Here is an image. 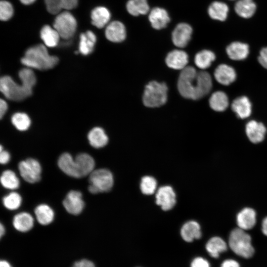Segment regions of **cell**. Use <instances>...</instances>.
<instances>
[{
	"mask_svg": "<svg viewBox=\"0 0 267 267\" xmlns=\"http://www.w3.org/2000/svg\"><path fill=\"white\" fill-rule=\"evenodd\" d=\"M18 170L22 178L29 183H36L41 179V166L35 159L30 158L21 161Z\"/></svg>",
	"mask_w": 267,
	"mask_h": 267,
	"instance_id": "obj_8",
	"label": "cell"
},
{
	"mask_svg": "<svg viewBox=\"0 0 267 267\" xmlns=\"http://www.w3.org/2000/svg\"><path fill=\"white\" fill-rule=\"evenodd\" d=\"M257 6L253 0H238L234 6L236 14L244 18L252 17L256 12Z\"/></svg>",
	"mask_w": 267,
	"mask_h": 267,
	"instance_id": "obj_27",
	"label": "cell"
},
{
	"mask_svg": "<svg viewBox=\"0 0 267 267\" xmlns=\"http://www.w3.org/2000/svg\"><path fill=\"white\" fill-rule=\"evenodd\" d=\"M36 219L40 224L47 225L53 220L54 213L48 205L42 204L38 205L35 210Z\"/></svg>",
	"mask_w": 267,
	"mask_h": 267,
	"instance_id": "obj_31",
	"label": "cell"
},
{
	"mask_svg": "<svg viewBox=\"0 0 267 267\" xmlns=\"http://www.w3.org/2000/svg\"><path fill=\"white\" fill-rule=\"evenodd\" d=\"M96 41V36L91 31H87L82 33L80 36V52L84 55L91 53L93 50Z\"/></svg>",
	"mask_w": 267,
	"mask_h": 267,
	"instance_id": "obj_24",
	"label": "cell"
},
{
	"mask_svg": "<svg viewBox=\"0 0 267 267\" xmlns=\"http://www.w3.org/2000/svg\"><path fill=\"white\" fill-rule=\"evenodd\" d=\"M0 162L2 164L7 163L10 159V155L8 152L5 150H0Z\"/></svg>",
	"mask_w": 267,
	"mask_h": 267,
	"instance_id": "obj_45",
	"label": "cell"
},
{
	"mask_svg": "<svg viewBox=\"0 0 267 267\" xmlns=\"http://www.w3.org/2000/svg\"><path fill=\"white\" fill-rule=\"evenodd\" d=\"M236 222L238 227L244 230L252 228L256 222V213L251 208L241 210L237 215Z\"/></svg>",
	"mask_w": 267,
	"mask_h": 267,
	"instance_id": "obj_17",
	"label": "cell"
},
{
	"mask_svg": "<svg viewBox=\"0 0 267 267\" xmlns=\"http://www.w3.org/2000/svg\"><path fill=\"white\" fill-rule=\"evenodd\" d=\"M157 182L156 179L150 176L143 177L140 182L141 192L147 195L153 194L156 190Z\"/></svg>",
	"mask_w": 267,
	"mask_h": 267,
	"instance_id": "obj_37",
	"label": "cell"
},
{
	"mask_svg": "<svg viewBox=\"0 0 267 267\" xmlns=\"http://www.w3.org/2000/svg\"><path fill=\"white\" fill-rule=\"evenodd\" d=\"M111 18L109 10L103 6L94 8L91 13V23L97 28H102L106 25Z\"/></svg>",
	"mask_w": 267,
	"mask_h": 267,
	"instance_id": "obj_23",
	"label": "cell"
},
{
	"mask_svg": "<svg viewBox=\"0 0 267 267\" xmlns=\"http://www.w3.org/2000/svg\"><path fill=\"white\" fill-rule=\"evenodd\" d=\"M40 36L45 45L49 47L56 46L58 44L60 38L57 31L47 25H44L42 28Z\"/></svg>",
	"mask_w": 267,
	"mask_h": 267,
	"instance_id": "obj_30",
	"label": "cell"
},
{
	"mask_svg": "<svg viewBox=\"0 0 267 267\" xmlns=\"http://www.w3.org/2000/svg\"><path fill=\"white\" fill-rule=\"evenodd\" d=\"M221 267H240L239 264L235 260L228 259L225 260Z\"/></svg>",
	"mask_w": 267,
	"mask_h": 267,
	"instance_id": "obj_46",
	"label": "cell"
},
{
	"mask_svg": "<svg viewBox=\"0 0 267 267\" xmlns=\"http://www.w3.org/2000/svg\"><path fill=\"white\" fill-rule=\"evenodd\" d=\"M192 34V28L186 23H180L177 25L172 34L173 44L178 47H184L190 41Z\"/></svg>",
	"mask_w": 267,
	"mask_h": 267,
	"instance_id": "obj_11",
	"label": "cell"
},
{
	"mask_svg": "<svg viewBox=\"0 0 267 267\" xmlns=\"http://www.w3.org/2000/svg\"><path fill=\"white\" fill-rule=\"evenodd\" d=\"M58 61V58L50 55L46 46L41 44L28 48L21 60L26 67L40 70L52 69Z\"/></svg>",
	"mask_w": 267,
	"mask_h": 267,
	"instance_id": "obj_3",
	"label": "cell"
},
{
	"mask_svg": "<svg viewBox=\"0 0 267 267\" xmlns=\"http://www.w3.org/2000/svg\"><path fill=\"white\" fill-rule=\"evenodd\" d=\"M180 235L182 239L188 242L199 239L202 235L200 224L195 221L186 222L181 227Z\"/></svg>",
	"mask_w": 267,
	"mask_h": 267,
	"instance_id": "obj_21",
	"label": "cell"
},
{
	"mask_svg": "<svg viewBox=\"0 0 267 267\" xmlns=\"http://www.w3.org/2000/svg\"><path fill=\"white\" fill-rule=\"evenodd\" d=\"M262 231L264 235L267 236V217L263 220L262 223Z\"/></svg>",
	"mask_w": 267,
	"mask_h": 267,
	"instance_id": "obj_48",
	"label": "cell"
},
{
	"mask_svg": "<svg viewBox=\"0 0 267 267\" xmlns=\"http://www.w3.org/2000/svg\"><path fill=\"white\" fill-rule=\"evenodd\" d=\"M212 88V78L206 71L197 72L193 67L186 66L179 74L178 89L184 98L199 99L208 94Z\"/></svg>",
	"mask_w": 267,
	"mask_h": 267,
	"instance_id": "obj_1",
	"label": "cell"
},
{
	"mask_svg": "<svg viewBox=\"0 0 267 267\" xmlns=\"http://www.w3.org/2000/svg\"><path fill=\"white\" fill-rule=\"evenodd\" d=\"M75 160L80 178L89 175L94 170L95 161L90 155L80 153L76 157Z\"/></svg>",
	"mask_w": 267,
	"mask_h": 267,
	"instance_id": "obj_22",
	"label": "cell"
},
{
	"mask_svg": "<svg viewBox=\"0 0 267 267\" xmlns=\"http://www.w3.org/2000/svg\"><path fill=\"white\" fill-rule=\"evenodd\" d=\"M105 35L107 39L112 42H121L126 37L125 26L120 21H112L106 26L105 30Z\"/></svg>",
	"mask_w": 267,
	"mask_h": 267,
	"instance_id": "obj_12",
	"label": "cell"
},
{
	"mask_svg": "<svg viewBox=\"0 0 267 267\" xmlns=\"http://www.w3.org/2000/svg\"><path fill=\"white\" fill-rule=\"evenodd\" d=\"M44 2L47 10L52 14H58L63 9L58 0H44Z\"/></svg>",
	"mask_w": 267,
	"mask_h": 267,
	"instance_id": "obj_40",
	"label": "cell"
},
{
	"mask_svg": "<svg viewBox=\"0 0 267 267\" xmlns=\"http://www.w3.org/2000/svg\"><path fill=\"white\" fill-rule=\"evenodd\" d=\"M167 66L175 70H182L188 62V56L183 50L175 49L170 51L166 58Z\"/></svg>",
	"mask_w": 267,
	"mask_h": 267,
	"instance_id": "obj_13",
	"label": "cell"
},
{
	"mask_svg": "<svg viewBox=\"0 0 267 267\" xmlns=\"http://www.w3.org/2000/svg\"><path fill=\"white\" fill-rule=\"evenodd\" d=\"M191 267H210L208 262L201 257L195 258L191 264Z\"/></svg>",
	"mask_w": 267,
	"mask_h": 267,
	"instance_id": "obj_43",
	"label": "cell"
},
{
	"mask_svg": "<svg viewBox=\"0 0 267 267\" xmlns=\"http://www.w3.org/2000/svg\"><path fill=\"white\" fill-rule=\"evenodd\" d=\"M8 108V105L6 102L2 99H0V117L1 119L2 117L5 115Z\"/></svg>",
	"mask_w": 267,
	"mask_h": 267,
	"instance_id": "obj_47",
	"label": "cell"
},
{
	"mask_svg": "<svg viewBox=\"0 0 267 267\" xmlns=\"http://www.w3.org/2000/svg\"><path fill=\"white\" fill-rule=\"evenodd\" d=\"M209 102L210 107L217 112L224 111L229 105L228 96L222 91H217L213 93Z\"/></svg>",
	"mask_w": 267,
	"mask_h": 267,
	"instance_id": "obj_29",
	"label": "cell"
},
{
	"mask_svg": "<svg viewBox=\"0 0 267 267\" xmlns=\"http://www.w3.org/2000/svg\"><path fill=\"white\" fill-rule=\"evenodd\" d=\"M155 199L156 204L166 211L173 209L176 203V193L170 185L160 187L156 192Z\"/></svg>",
	"mask_w": 267,
	"mask_h": 267,
	"instance_id": "obj_9",
	"label": "cell"
},
{
	"mask_svg": "<svg viewBox=\"0 0 267 267\" xmlns=\"http://www.w3.org/2000/svg\"><path fill=\"white\" fill-rule=\"evenodd\" d=\"M63 9L71 10L78 5V0H58Z\"/></svg>",
	"mask_w": 267,
	"mask_h": 267,
	"instance_id": "obj_41",
	"label": "cell"
},
{
	"mask_svg": "<svg viewBox=\"0 0 267 267\" xmlns=\"http://www.w3.org/2000/svg\"><path fill=\"white\" fill-rule=\"evenodd\" d=\"M127 10L133 16L146 14L149 10L147 0H129L126 4Z\"/></svg>",
	"mask_w": 267,
	"mask_h": 267,
	"instance_id": "obj_34",
	"label": "cell"
},
{
	"mask_svg": "<svg viewBox=\"0 0 267 267\" xmlns=\"http://www.w3.org/2000/svg\"><path fill=\"white\" fill-rule=\"evenodd\" d=\"M231 109L240 119L249 117L252 112V105L249 98L245 96L235 98L231 103Z\"/></svg>",
	"mask_w": 267,
	"mask_h": 267,
	"instance_id": "obj_20",
	"label": "cell"
},
{
	"mask_svg": "<svg viewBox=\"0 0 267 267\" xmlns=\"http://www.w3.org/2000/svg\"><path fill=\"white\" fill-rule=\"evenodd\" d=\"M226 53L233 60H242L246 59L249 54V46L245 43L234 42L226 48Z\"/></svg>",
	"mask_w": 267,
	"mask_h": 267,
	"instance_id": "obj_19",
	"label": "cell"
},
{
	"mask_svg": "<svg viewBox=\"0 0 267 267\" xmlns=\"http://www.w3.org/2000/svg\"><path fill=\"white\" fill-rule=\"evenodd\" d=\"M245 131L250 141L253 143H258L264 139L267 129L263 123L251 120L246 124Z\"/></svg>",
	"mask_w": 267,
	"mask_h": 267,
	"instance_id": "obj_14",
	"label": "cell"
},
{
	"mask_svg": "<svg viewBox=\"0 0 267 267\" xmlns=\"http://www.w3.org/2000/svg\"><path fill=\"white\" fill-rule=\"evenodd\" d=\"M228 244L230 249L236 255L249 258L254 253L251 244V238L245 230L239 227L233 229L229 235Z\"/></svg>",
	"mask_w": 267,
	"mask_h": 267,
	"instance_id": "obj_4",
	"label": "cell"
},
{
	"mask_svg": "<svg viewBox=\"0 0 267 267\" xmlns=\"http://www.w3.org/2000/svg\"><path fill=\"white\" fill-rule=\"evenodd\" d=\"M168 87L165 83L149 82L145 87L143 94V102L148 107H158L167 100Z\"/></svg>",
	"mask_w": 267,
	"mask_h": 267,
	"instance_id": "obj_5",
	"label": "cell"
},
{
	"mask_svg": "<svg viewBox=\"0 0 267 267\" xmlns=\"http://www.w3.org/2000/svg\"><path fill=\"white\" fill-rule=\"evenodd\" d=\"M57 164L60 169L67 175L81 178L75 159L69 153L62 154L58 158Z\"/></svg>",
	"mask_w": 267,
	"mask_h": 267,
	"instance_id": "obj_16",
	"label": "cell"
},
{
	"mask_svg": "<svg viewBox=\"0 0 267 267\" xmlns=\"http://www.w3.org/2000/svg\"><path fill=\"white\" fill-rule=\"evenodd\" d=\"M53 26L61 38L68 40L75 34L77 23L74 16L70 12L65 11L57 14Z\"/></svg>",
	"mask_w": 267,
	"mask_h": 267,
	"instance_id": "obj_7",
	"label": "cell"
},
{
	"mask_svg": "<svg viewBox=\"0 0 267 267\" xmlns=\"http://www.w3.org/2000/svg\"></svg>",
	"mask_w": 267,
	"mask_h": 267,
	"instance_id": "obj_52",
	"label": "cell"
},
{
	"mask_svg": "<svg viewBox=\"0 0 267 267\" xmlns=\"http://www.w3.org/2000/svg\"><path fill=\"white\" fill-rule=\"evenodd\" d=\"M0 267H12L8 262L1 260L0 262Z\"/></svg>",
	"mask_w": 267,
	"mask_h": 267,
	"instance_id": "obj_49",
	"label": "cell"
},
{
	"mask_svg": "<svg viewBox=\"0 0 267 267\" xmlns=\"http://www.w3.org/2000/svg\"><path fill=\"white\" fill-rule=\"evenodd\" d=\"M21 202L22 198L21 196L15 192L10 193L2 199L4 206L10 210H14L19 208Z\"/></svg>",
	"mask_w": 267,
	"mask_h": 267,
	"instance_id": "obj_38",
	"label": "cell"
},
{
	"mask_svg": "<svg viewBox=\"0 0 267 267\" xmlns=\"http://www.w3.org/2000/svg\"><path fill=\"white\" fill-rule=\"evenodd\" d=\"M206 249L211 256L218 258L220 253L227 250V245L222 238L215 236L208 240L206 245Z\"/></svg>",
	"mask_w": 267,
	"mask_h": 267,
	"instance_id": "obj_32",
	"label": "cell"
},
{
	"mask_svg": "<svg viewBox=\"0 0 267 267\" xmlns=\"http://www.w3.org/2000/svg\"><path fill=\"white\" fill-rule=\"evenodd\" d=\"M21 3L25 5H29L34 3L36 0H19Z\"/></svg>",
	"mask_w": 267,
	"mask_h": 267,
	"instance_id": "obj_50",
	"label": "cell"
},
{
	"mask_svg": "<svg viewBox=\"0 0 267 267\" xmlns=\"http://www.w3.org/2000/svg\"><path fill=\"white\" fill-rule=\"evenodd\" d=\"M89 175V185L88 189L92 194L108 192L114 185L113 176L108 169H96Z\"/></svg>",
	"mask_w": 267,
	"mask_h": 267,
	"instance_id": "obj_6",
	"label": "cell"
},
{
	"mask_svg": "<svg viewBox=\"0 0 267 267\" xmlns=\"http://www.w3.org/2000/svg\"><path fill=\"white\" fill-rule=\"evenodd\" d=\"M228 11V5L225 3L220 1L213 2L208 9V14L212 19L221 21L226 19Z\"/></svg>",
	"mask_w": 267,
	"mask_h": 267,
	"instance_id": "obj_25",
	"label": "cell"
},
{
	"mask_svg": "<svg viewBox=\"0 0 267 267\" xmlns=\"http://www.w3.org/2000/svg\"><path fill=\"white\" fill-rule=\"evenodd\" d=\"M5 229L3 225L1 223L0 225V237L4 234Z\"/></svg>",
	"mask_w": 267,
	"mask_h": 267,
	"instance_id": "obj_51",
	"label": "cell"
},
{
	"mask_svg": "<svg viewBox=\"0 0 267 267\" xmlns=\"http://www.w3.org/2000/svg\"><path fill=\"white\" fill-rule=\"evenodd\" d=\"M18 76L21 84L16 83L9 76H4L0 80V90L7 99L20 101L30 96L32 93L33 88L36 83L34 72L29 68L20 70Z\"/></svg>",
	"mask_w": 267,
	"mask_h": 267,
	"instance_id": "obj_2",
	"label": "cell"
},
{
	"mask_svg": "<svg viewBox=\"0 0 267 267\" xmlns=\"http://www.w3.org/2000/svg\"><path fill=\"white\" fill-rule=\"evenodd\" d=\"M74 267H95L94 264L88 260L83 259L74 263Z\"/></svg>",
	"mask_w": 267,
	"mask_h": 267,
	"instance_id": "obj_44",
	"label": "cell"
},
{
	"mask_svg": "<svg viewBox=\"0 0 267 267\" xmlns=\"http://www.w3.org/2000/svg\"><path fill=\"white\" fill-rule=\"evenodd\" d=\"M148 19L152 27L156 30L165 28L170 21L168 12L161 7L153 8L149 13Z\"/></svg>",
	"mask_w": 267,
	"mask_h": 267,
	"instance_id": "obj_18",
	"label": "cell"
},
{
	"mask_svg": "<svg viewBox=\"0 0 267 267\" xmlns=\"http://www.w3.org/2000/svg\"><path fill=\"white\" fill-rule=\"evenodd\" d=\"M13 225L18 231L23 232H27L33 227L34 219L29 213L21 212L14 217Z\"/></svg>",
	"mask_w": 267,
	"mask_h": 267,
	"instance_id": "obj_26",
	"label": "cell"
},
{
	"mask_svg": "<svg viewBox=\"0 0 267 267\" xmlns=\"http://www.w3.org/2000/svg\"><path fill=\"white\" fill-rule=\"evenodd\" d=\"M2 186L6 189L14 190L19 187L20 181L15 173L10 170L3 171L0 177Z\"/></svg>",
	"mask_w": 267,
	"mask_h": 267,
	"instance_id": "obj_35",
	"label": "cell"
},
{
	"mask_svg": "<svg viewBox=\"0 0 267 267\" xmlns=\"http://www.w3.org/2000/svg\"><path fill=\"white\" fill-rule=\"evenodd\" d=\"M215 59L216 55L213 51L204 49L198 52L195 55L194 62L197 67L205 70L210 67Z\"/></svg>",
	"mask_w": 267,
	"mask_h": 267,
	"instance_id": "obj_33",
	"label": "cell"
},
{
	"mask_svg": "<svg viewBox=\"0 0 267 267\" xmlns=\"http://www.w3.org/2000/svg\"><path fill=\"white\" fill-rule=\"evenodd\" d=\"M90 144L95 148L105 146L108 143V137L103 129L95 127L90 131L88 135Z\"/></svg>",
	"mask_w": 267,
	"mask_h": 267,
	"instance_id": "obj_28",
	"label": "cell"
},
{
	"mask_svg": "<svg viewBox=\"0 0 267 267\" xmlns=\"http://www.w3.org/2000/svg\"><path fill=\"white\" fill-rule=\"evenodd\" d=\"M13 14V8L11 4L6 0H1L0 3V19L1 21H7Z\"/></svg>",
	"mask_w": 267,
	"mask_h": 267,
	"instance_id": "obj_39",
	"label": "cell"
},
{
	"mask_svg": "<svg viewBox=\"0 0 267 267\" xmlns=\"http://www.w3.org/2000/svg\"><path fill=\"white\" fill-rule=\"evenodd\" d=\"M63 205L69 213L74 215H79L85 207L82 193L77 190L70 191L63 200Z\"/></svg>",
	"mask_w": 267,
	"mask_h": 267,
	"instance_id": "obj_10",
	"label": "cell"
},
{
	"mask_svg": "<svg viewBox=\"0 0 267 267\" xmlns=\"http://www.w3.org/2000/svg\"><path fill=\"white\" fill-rule=\"evenodd\" d=\"M11 122L17 130L21 131L28 130L31 125V120L28 115L21 112L13 115Z\"/></svg>",
	"mask_w": 267,
	"mask_h": 267,
	"instance_id": "obj_36",
	"label": "cell"
},
{
	"mask_svg": "<svg viewBox=\"0 0 267 267\" xmlns=\"http://www.w3.org/2000/svg\"><path fill=\"white\" fill-rule=\"evenodd\" d=\"M258 61L264 68L267 69V47L261 50L258 56Z\"/></svg>",
	"mask_w": 267,
	"mask_h": 267,
	"instance_id": "obj_42",
	"label": "cell"
},
{
	"mask_svg": "<svg viewBox=\"0 0 267 267\" xmlns=\"http://www.w3.org/2000/svg\"><path fill=\"white\" fill-rule=\"evenodd\" d=\"M214 77L216 80L220 84L228 86L236 80V73L232 67L222 64L216 68Z\"/></svg>",
	"mask_w": 267,
	"mask_h": 267,
	"instance_id": "obj_15",
	"label": "cell"
}]
</instances>
